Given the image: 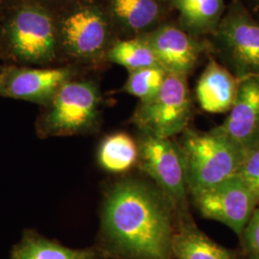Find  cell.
<instances>
[{
	"label": "cell",
	"mask_w": 259,
	"mask_h": 259,
	"mask_svg": "<svg viewBox=\"0 0 259 259\" xmlns=\"http://www.w3.org/2000/svg\"><path fill=\"white\" fill-rule=\"evenodd\" d=\"M143 37L167 73L187 77L204 53H210L207 38L197 37L178 23L167 21Z\"/></svg>",
	"instance_id": "obj_10"
},
{
	"label": "cell",
	"mask_w": 259,
	"mask_h": 259,
	"mask_svg": "<svg viewBox=\"0 0 259 259\" xmlns=\"http://www.w3.org/2000/svg\"><path fill=\"white\" fill-rule=\"evenodd\" d=\"M139 157V145L126 133H115L106 137L97 156L100 166L114 174L129 171L138 162Z\"/></svg>",
	"instance_id": "obj_17"
},
{
	"label": "cell",
	"mask_w": 259,
	"mask_h": 259,
	"mask_svg": "<svg viewBox=\"0 0 259 259\" xmlns=\"http://www.w3.org/2000/svg\"><path fill=\"white\" fill-rule=\"evenodd\" d=\"M240 82L226 66L210 58L197 83V101L206 112H228L236 99Z\"/></svg>",
	"instance_id": "obj_14"
},
{
	"label": "cell",
	"mask_w": 259,
	"mask_h": 259,
	"mask_svg": "<svg viewBox=\"0 0 259 259\" xmlns=\"http://www.w3.org/2000/svg\"><path fill=\"white\" fill-rule=\"evenodd\" d=\"M188 189L194 195L237 175L244 150L211 130H185L179 146Z\"/></svg>",
	"instance_id": "obj_5"
},
{
	"label": "cell",
	"mask_w": 259,
	"mask_h": 259,
	"mask_svg": "<svg viewBox=\"0 0 259 259\" xmlns=\"http://www.w3.org/2000/svg\"><path fill=\"white\" fill-rule=\"evenodd\" d=\"M101 105L98 83L92 79L75 78L42 108L36 121L37 136L47 139L90 133L99 124Z\"/></svg>",
	"instance_id": "obj_4"
},
{
	"label": "cell",
	"mask_w": 259,
	"mask_h": 259,
	"mask_svg": "<svg viewBox=\"0 0 259 259\" xmlns=\"http://www.w3.org/2000/svg\"><path fill=\"white\" fill-rule=\"evenodd\" d=\"M119 38L144 36L169 21L168 0H100Z\"/></svg>",
	"instance_id": "obj_12"
},
{
	"label": "cell",
	"mask_w": 259,
	"mask_h": 259,
	"mask_svg": "<svg viewBox=\"0 0 259 259\" xmlns=\"http://www.w3.org/2000/svg\"><path fill=\"white\" fill-rule=\"evenodd\" d=\"M53 12L62 64L108 63V52L119 37L100 0H71Z\"/></svg>",
	"instance_id": "obj_3"
},
{
	"label": "cell",
	"mask_w": 259,
	"mask_h": 259,
	"mask_svg": "<svg viewBox=\"0 0 259 259\" xmlns=\"http://www.w3.org/2000/svg\"><path fill=\"white\" fill-rule=\"evenodd\" d=\"M167 72L160 66L130 71L122 91L145 102L157 94L165 81Z\"/></svg>",
	"instance_id": "obj_20"
},
{
	"label": "cell",
	"mask_w": 259,
	"mask_h": 259,
	"mask_svg": "<svg viewBox=\"0 0 259 259\" xmlns=\"http://www.w3.org/2000/svg\"><path fill=\"white\" fill-rule=\"evenodd\" d=\"M1 11H2V10H0V20H1Z\"/></svg>",
	"instance_id": "obj_28"
},
{
	"label": "cell",
	"mask_w": 259,
	"mask_h": 259,
	"mask_svg": "<svg viewBox=\"0 0 259 259\" xmlns=\"http://www.w3.org/2000/svg\"><path fill=\"white\" fill-rule=\"evenodd\" d=\"M38 3L47 6V8L54 11V10L58 9L59 7L65 5V3L71 1V0H35Z\"/></svg>",
	"instance_id": "obj_24"
},
{
	"label": "cell",
	"mask_w": 259,
	"mask_h": 259,
	"mask_svg": "<svg viewBox=\"0 0 259 259\" xmlns=\"http://www.w3.org/2000/svg\"><path fill=\"white\" fill-rule=\"evenodd\" d=\"M178 15L177 23L195 37L208 38L220 24L227 5L225 0H168Z\"/></svg>",
	"instance_id": "obj_15"
},
{
	"label": "cell",
	"mask_w": 259,
	"mask_h": 259,
	"mask_svg": "<svg viewBox=\"0 0 259 259\" xmlns=\"http://www.w3.org/2000/svg\"><path fill=\"white\" fill-rule=\"evenodd\" d=\"M243 235L246 248L253 255L259 256V208L252 213L243 232Z\"/></svg>",
	"instance_id": "obj_22"
},
{
	"label": "cell",
	"mask_w": 259,
	"mask_h": 259,
	"mask_svg": "<svg viewBox=\"0 0 259 259\" xmlns=\"http://www.w3.org/2000/svg\"><path fill=\"white\" fill-rule=\"evenodd\" d=\"M213 130L243 150L259 141V77L241 80L229 115Z\"/></svg>",
	"instance_id": "obj_13"
},
{
	"label": "cell",
	"mask_w": 259,
	"mask_h": 259,
	"mask_svg": "<svg viewBox=\"0 0 259 259\" xmlns=\"http://www.w3.org/2000/svg\"><path fill=\"white\" fill-rule=\"evenodd\" d=\"M246 9L259 21V0H240Z\"/></svg>",
	"instance_id": "obj_23"
},
{
	"label": "cell",
	"mask_w": 259,
	"mask_h": 259,
	"mask_svg": "<svg viewBox=\"0 0 259 259\" xmlns=\"http://www.w3.org/2000/svg\"><path fill=\"white\" fill-rule=\"evenodd\" d=\"M2 92H3V81H2V76L0 73V96H2Z\"/></svg>",
	"instance_id": "obj_26"
},
{
	"label": "cell",
	"mask_w": 259,
	"mask_h": 259,
	"mask_svg": "<svg viewBox=\"0 0 259 259\" xmlns=\"http://www.w3.org/2000/svg\"><path fill=\"white\" fill-rule=\"evenodd\" d=\"M172 254L176 259H236L232 251L192 227L174 233Z\"/></svg>",
	"instance_id": "obj_16"
},
{
	"label": "cell",
	"mask_w": 259,
	"mask_h": 259,
	"mask_svg": "<svg viewBox=\"0 0 259 259\" xmlns=\"http://www.w3.org/2000/svg\"><path fill=\"white\" fill-rule=\"evenodd\" d=\"M16 0H0V10L4 9Z\"/></svg>",
	"instance_id": "obj_25"
},
{
	"label": "cell",
	"mask_w": 259,
	"mask_h": 259,
	"mask_svg": "<svg viewBox=\"0 0 259 259\" xmlns=\"http://www.w3.org/2000/svg\"><path fill=\"white\" fill-rule=\"evenodd\" d=\"M139 148L141 169L172 200H183L188 186L180 147L170 139L143 134Z\"/></svg>",
	"instance_id": "obj_11"
},
{
	"label": "cell",
	"mask_w": 259,
	"mask_h": 259,
	"mask_svg": "<svg viewBox=\"0 0 259 259\" xmlns=\"http://www.w3.org/2000/svg\"><path fill=\"white\" fill-rule=\"evenodd\" d=\"M252 259H259V256H256V255H253V258Z\"/></svg>",
	"instance_id": "obj_27"
},
{
	"label": "cell",
	"mask_w": 259,
	"mask_h": 259,
	"mask_svg": "<svg viewBox=\"0 0 259 259\" xmlns=\"http://www.w3.org/2000/svg\"><path fill=\"white\" fill-rule=\"evenodd\" d=\"M259 203V141L244 149L240 167L237 172Z\"/></svg>",
	"instance_id": "obj_21"
},
{
	"label": "cell",
	"mask_w": 259,
	"mask_h": 259,
	"mask_svg": "<svg viewBox=\"0 0 259 259\" xmlns=\"http://www.w3.org/2000/svg\"><path fill=\"white\" fill-rule=\"evenodd\" d=\"M103 232L111 245L133 259H168L172 254L170 211L160 196L137 181H123L107 195Z\"/></svg>",
	"instance_id": "obj_1"
},
{
	"label": "cell",
	"mask_w": 259,
	"mask_h": 259,
	"mask_svg": "<svg viewBox=\"0 0 259 259\" xmlns=\"http://www.w3.org/2000/svg\"><path fill=\"white\" fill-rule=\"evenodd\" d=\"M210 53L239 80L259 77V21L240 0H232L215 32Z\"/></svg>",
	"instance_id": "obj_6"
},
{
	"label": "cell",
	"mask_w": 259,
	"mask_h": 259,
	"mask_svg": "<svg viewBox=\"0 0 259 259\" xmlns=\"http://www.w3.org/2000/svg\"><path fill=\"white\" fill-rule=\"evenodd\" d=\"M87 250L66 248L35 232H26L12 252V259H89Z\"/></svg>",
	"instance_id": "obj_18"
},
{
	"label": "cell",
	"mask_w": 259,
	"mask_h": 259,
	"mask_svg": "<svg viewBox=\"0 0 259 259\" xmlns=\"http://www.w3.org/2000/svg\"><path fill=\"white\" fill-rule=\"evenodd\" d=\"M195 204L205 218L221 222L241 235L255 210V201L238 175L198 192Z\"/></svg>",
	"instance_id": "obj_9"
},
{
	"label": "cell",
	"mask_w": 259,
	"mask_h": 259,
	"mask_svg": "<svg viewBox=\"0 0 259 259\" xmlns=\"http://www.w3.org/2000/svg\"><path fill=\"white\" fill-rule=\"evenodd\" d=\"M107 62L123 66L128 72L160 66L152 48L141 37L117 39L108 52Z\"/></svg>",
	"instance_id": "obj_19"
},
{
	"label": "cell",
	"mask_w": 259,
	"mask_h": 259,
	"mask_svg": "<svg viewBox=\"0 0 259 259\" xmlns=\"http://www.w3.org/2000/svg\"><path fill=\"white\" fill-rule=\"evenodd\" d=\"M192 115V99L185 76L167 73L160 91L139 102L132 122L143 134L171 139L185 132Z\"/></svg>",
	"instance_id": "obj_7"
},
{
	"label": "cell",
	"mask_w": 259,
	"mask_h": 259,
	"mask_svg": "<svg viewBox=\"0 0 259 259\" xmlns=\"http://www.w3.org/2000/svg\"><path fill=\"white\" fill-rule=\"evenodd\" d=\"M0 60L25 66L62 64L54 12L35 0H16L2 9Z\"/></svg>",
	"instance_id": "obj_2"
},
{
	"label": "cell",
	"mask_w": 259,
	"mask_h": 259,
	"mask_svg": "<svg viewBox=\"0 0 259 259\" xmlns=\"http://www.w3.org/2000/svg\"><path fill=\"white\" fill-rule=\"evenodd\" d=\"M81 65L62 64L48 66L9 65L0 71L2 97L47 106L65 83L78 78Z\"/></svg>",
	"instance_id": "obj_8"
}]
</instances>
